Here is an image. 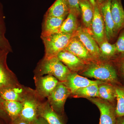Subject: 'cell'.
I'll return each mask as SVG.
<instances>
[{
	"instance_id": "32",
	"label": "cell",
	"mask_w": 124,
	"mask_h": 124,
	"mask_svg": "<svg viewBox=\"0 0 124 124\" xmlns=\"http://www.w3.org/2000/svg\"><path fill=\"white\" fill-rule=\"evenodd\" d=\"M31 124H49L42 117L38 116V118Z\"/></svg>"
},
{
	"instance_id": "21",
	"label": "cell",
	"mask_w": 124,
	"mask_h": 124,
	"mask_svg": "<svg viewBox=\"0 0 124 124\" xmlns=\"http://www.w3.org/2000/svg\"><path fill=\"white\" fill-rule=\"evenodd\" d=\"M0 102L5 112L10 117L11 121L19 117L22 107V103L3 100L1 98Z\"/></svg>"
},
{
	"instance_id": "33",
	"label": "cell",
	"mask_w": 124,
	"mask_h": 124,
	"mask_svg": "<svg viewBox=\"0 0 124 124\" xmlns=\"http://www.w3.org/2000/svg\"><path fill=\"white\" fill-rule=\"evenodd\" d=\"M6 114V113L2 108L1 104L0 102V116L3 117Z\"/></svg>"
},
{
	"instance_id": "1",
	"label": "cell",
	"mask_w": 124,
	"mask_h": 124,
	"mask_svg": "<svg viewBox=\"0 0 124 124\" xmlns=\"http://www.w3.org/2000/svg\"><path fill=\"white\" fill-rule=\"evenodd\" d=\"M81 74L86 77L93 78L110 84H116L118 81L116 68L108 63L92 62L82 71Z\"/></svg>"
},
{
	"instance_id": "34",
	"label": "cell",
	"mask_w": 124,
	"mask_h": 124,
	"mask_svg": "<svg viewBox=\"0 0 124 124\" xmlns=\"http://www.w3.org/2000/svg\"><path fill=\"white\" fill-rule=\"evenodd\" d=\"M117 124H124V116L117 117Z\"/></svg>"
},
{
	"instance_id": "22",
	"label": "cell",
	"mask_w": 124,
	"mask_h": 124,
	"mask_svg": "<svg viewBox=\"0 0 124 124\" xmlns=\"http://www.w3.org/2000/svg\"><path fill=\"white\" fill-rule=\"evenodd\" d=\"M77 18L75 15L69 13L60 28L55 33H64L75 35L78 28Z\"/></svg>"
},
{
	"instance_id": "35",
	"label": "cell",
	"mask_w": 124,
	"mask_h": 124,
	"mask_svg": "<svg viewBox=\"0 0 124 124\" xmlns=\"http://www.w3.org/2000/svg\"><path fill=\"white\" fill-rule=\"evenodd\" d=\"M96 0V1H97L96 2H97L98 5H99L102 3V2H104L106 0Z\"/></svg>"
},
{
	"instance_id": "31",
	"label": "cell",
	"mask_w": 124,
	"mask_h": 124,
	"mask_svg": "<svg viewBox=\"0 0 124 124\" xmlns=\"http://www.w3.org/2000/svg\"><path fill=\"white\" fill-rule=\"evenodd\" d=\"M11 121V124H31L26 121L23 119L19 116L16 119Z\"/></svg>"
},
{
	"instance_id": "3",
	"label": "cell",
	"mask_w": 124,
	"mask_h": 124,
	"mask_svg": "<svg viewBox=\"0 0 124 124\" xmlns=\"http://www.w3.org/2000/svg\"><path fill=\"white\" fill-rule=\"evenodd\" d=\"M74 35L56 33L46 36H41L45 46L44 58L48 59L57 57L59 53L66 48Z\"/></svg>"
},
{
	"instance_id": "9",
	"label": "cell",
	"mask_w": 124,
	"mask_h": 124,
	"mask_svg": "<svg viewBox=\"0 0 124 124\" xmlns=\"http://www.w3.org/2000/svg\"><path fill=\"white\" fill-rule=\"evenodd\" d=\"M111 0H106L98 5L104 22L106 38L108 41L112 40L117 35L111 14Z\"/></svg>"
},
{
	"instance_id": "5",
	"label": "cell",
	"mask_w": 124,
	"mask_h": 124,
	"mask_svg": "<svg viewBox=\"0 0 124 124\" xmlns=\"http://www.w3.org/2000/svg\"><path fill=\"white\" fill-rule=\"evenodd\" d=\"M71 94L69 89L62 82L60 81L47 98V101L54 110L63 116L65 102Z\"/></svg>"
},
{
	"instance_id": "7",
	"label": "cell",
	"mask_w": 124,
	"mask_h": 124,
	"mask_svg": "<svg viewBox=\"0 0 124 124\" xmlns=\"http://www.w3.org/2000/svg\"><path fill=\"white\" fill-rule=\"evenodd\" d=\"M87 99L95 104L100 110L99 124H117L115 108L112 103L99 98H89Z\"/></svg>"
},
{
	"instance_id": "27",
	"label": "cell",
	"mask_w": 124,
	"mask_h": 124,
	"mask_svg": "<svg viewBox=\"0 0 124 124\" xmlns=\"http://www.w3.org/2000/svg\"><path fill=\"white\" fill-rule=\"evenodd\" d=\"M5 32L3 7L0 2V49L10 51V46L6 38L5 37Z\"/></svg>"
},
{
	"instance_id": "6",
	"label": "cell",
	"mask_w": 124,
	"mask_h": 124,
	"mask_svg": "<svg viewBox=\"0 0 124 124\" xmlns=\"http://www.w3.org/2000/svg\"><path fill=\"white\" fill-rule=\"evenodd\" d=\"M9 51L0 49V91L20 84L14 73L7 65L6 59Z\"/></svg>"
},
{
	"instance_id": "28",
	"label": "cell",
	"mask_w": 124,
	"mask_h": 124,
	"mask_svg": "<svg viewBox=\"0 0 124 124\" xmlns=\"http://www.w3.org/2000/svg\"><path fill=\"white\" fill-rule=\"evenodd\" d=\"M120 32V33L115 44L117 54L119 56L124 57V29Z\"/></svg>"
},
{
	"instance_id": "30",
	"label": "cell",
	"mask_w": 124,
	"mask_h": 124,
	"mask_svg": "<svg viewBox=\"0 0 124 124\" xmlns=\"http://www.w3.org/2000/svg\"><path fill=\"white\" fill-rule=\"evenodd\" d=\"M119 58L118 59V65L124 77V57L119 56Z\"/></svg>"
},
{
	"instance_id": "29",
	"label": "cell",
	"mask_w": 124,
	"mask_h": 124,
	"mask_svg": "<svg viewBox=\"0 0 124 124\" xmlns=\"http://www.w3.org/2000/svg\"><path fill=\"white\" fill-rule=\"evenodd\" d=\"M69 8V13L77 17L81 15L79 0H67Z\"/></svg>"
},
{
	"instance_id": "11",
	"label": "cell",
	"mask_w": 124,
	"mask_h": 124,
	"mask_svg": "<svg viewBox=\"0 0 124 124\" xmlns=\"http://www.w3.org/2000/svg\"><path fill=\"white\" fill-rule=\"evenodd\" d=\"M75 35L82 42L94 60L96 61L101 58L99 46L90 33L82 28L78 27Z\"/></svg>"
},
{
	"instance_id": "26",
	"label": "cell",
	"mask_w": 124,
	"mask_h": 124,
	"mask_svg": "<svg viewBox=\"0 0 124 124\" xmlns=\"http://www.w3.org/2000/svg\"><path fill=\"white\" fill-rule=\"evenodd\" d=\"M101 58L110 59L117 54L115 44H111L107 40L102 42L99 46Z\"/></svg>"
},
{
	"instance_id": "14",
	"label": "cell",
	"mask_w": 124,
	"mask_h": 124,
	"mask_svg": "<svg viewBox=\"0 0 124 124\" xmlns=\"http://www.w3.org/2000/svg\"><path fill=\"white\" fill-rule=\"evenodd\" d=\"M30 89L31 88L20 84L0 91V98L3 100L22 103L24 100Z\"/></svg>"
},
{
	"instance_id": "25",
	"label": "cell",
	"mask_w": 124,
	"mask_h": 124,
	"mask_svg": "<svg viewBox=\"0 0 124 124\" xmlns=\"http://www.w3.org/2000/svg\"><path fill=\"white\" fill-rule=\"evenodd\" d=\"M116 99L117 103L115 108L116 115L117 117L124 116V88L115 86Z\"/></svg>"
},
{
	"instance_id": "4",
	"label": "cell",
	"mask_w": 124,
	"mask_h": 124,
	"mask_svg": "<svg viewBox=\"0 0 124 124\" xmlns=\"http://www.w3.org/2000/svg\"><path fill=\"white\" fill-rule=\"evenodd\" d=\"M41 100L35 90L31 88L24 100L19 117L31 124L38 117V107Z\"/></svg>"
},
{
	"instance_id": "8",
	"label": "cell",
	"mask_w": 124,
	"mask_h": 124,
	"mask_svg": "<svg viewBox=\"0 0 124 124\" xmlns=\"http://www.w3.org/2000/svg\"><path fill=\"white\" fill-rule=\"evenodd\" d=\"M35 84V91L42 100L48 98L54 91L60 81L51 75L34 77Z\"/></svg>"
},
{
	"instance_id": "16",
	"label": "cell",
	"mask_w": 124,
	"mask_h": 124,
	"mask_svg": "<svg viewBox=\"0 0 124 124\" xmlns=\"http://www.w3.org/2000/svg\"><path fill=\"white\" fill-rule=\"evenodd\" d=\"M57 57L71 72L82 71L86 66L85 62L68 51H61L58 54Z\"/></svg>"
},
{
	"instance_id": "10",
	"label": "cell",
	"mask_w": 124,
	"mask_h": 124,
	"mask_svg": "<svg viewBox=\"0 0 124 124\" xmlns=\"http://www.w3.org/2000/svg\"><path fill=\"white\" fill-rule=\"evenodd\" d=\"M93 6L94 15L91 25L92 36L99 46L102 42L107 40L105 27L102 17L97 3Z\"/></svg>"
},
{
	"instance_id": "19",
	"label": "cell",
	"mask_w": 124,
	"mask_h": 124,
	"mask_svg": "<svg viewBox=\"0 0 124 124\" xmlns=\"http://www.w3.org/2000/svg\"><path fill=\"white\" fill-rule=\"evenodd\" d=\"M66 17H57L45 16L41 36H46L55 33L60 28Z\"/></svg>"
},
{
	"instance_id": "15",
	"label": "cell",
	"mask_w": 124,
	"mask_h": 124,
	"mask_svg": "<svg viewBox=\"0 0 124 124\" xmlns=\"http://www.w3.org/2000/svg\"><path fill=\"white\" fill-rule=\"evenodd\" d=\"M38 113V116L44 118L49 124H66L63 116L54 110L47 100L40 103Z\"/></svg>"
},
{
	"instance_id": "18",
	"label": "cell",
	"mask_w": 124,
	"mask_h": 124,
	"mask_svg": "<svg viewBox=\"0 0 124 124\" xmlns=\"http://www.w3.org/2000/svg\"><path fill=\"white\" fill-rule=\"evenodd\" d=\"M69 13V8L67 0H56L46 11L45 16L66 17Z\"/></svg>"
},
{
	"instance_id": "23",
	"label": "cell",
	"mask_w": 124,
	"mask_h": 124,
	"mask_svg": "<svg viewBox=\"0 0 124 124\" xmlns=\"http://www.w3.org/2000/svg\"><path fill=\"white\" fill-rule=\"evenodd\" d=\"M99 98L113 104L116 99L115 86L103 82L99 85Z\"/></svg>"
},
{
	"instance_id": "17",
	"label": "cell",
	"mask_w": 124,
	"mask_h": 124,
	"mask_svg": "<svg viewBox=\"0 0 124 124\" xmlns=\"http://www.w3.org/2000/svg\"><path fill=\"white\" fill-rule=\"evenodd\" d=\"M111 12L116 35L124 29V10L121 0H111Z\"/></svg>"
},
{
	"instance_id": "12",
	"label": "cell",
	"mask_w": 124,
	"mask_h": 124,
	"mask_svg": "<svg viewBox=\"0 0 124 124\" xmlns=\"http://www.w3.org/2000/svg\"><path fill=\"white\" fill-rule=\"evenodd\" d=\"M104 82L99 80H91L79 75L77 72H71L66 81L62 82L69 89L72 94L79 89L91 85H100Z\"/></svg>"
},
{
	"instance_id": "20",
	"label": "cell",
	"mask_w": 124,
	"mask_h": 124,
	"mask_svg": "<svg viewBox=\"0 0 124 124\" xmlns=\"http://www.w3.org/2000/svg\"><path fill=\"white\" fill-rule=\"evenodd\" d=\"M83 23L87 29L91 30L94 15L93 6L89 0H79Z\"/></svg>"
},
{
	"instance_id": "13",
	"label": "cell",
	"mask_w": 124,
	"mask_h": 124,
	"mask_svg": "<svg viewBox=\"0 0 124 124\" xmlns=\"http://www.w3.org/2000/svg\"><path fill=\"white\" fill-rule=\"evenodd\" d=\"M64 50L73 54L86 64L96 61L75 34Z\"/></svg>"
},
{
	"instance_id": "24",
	"label": "cell",
	"mask_w": 124,
	"mask_h": 124,
	"mask_svg": "<svg viewBox=\"0 0 124 124\" xmlns=\"http://www.w3.org/2000/svg\"><path fill=\"white\" fill-rule=\"evenodd\" d=\"M99 85H91L79 89L72 95L77 98H99Z\"/></svg>"
},
{
	"instance_id": "2",
	"label": "cell",
	"mask_w": 124,
	"mask_h": 124,
	"mask_svg": "<svg viewBox=\"0 0 124 124\" xmlns=\"http://www.w3.org/2000/svg\"><path fill=\"white\" fill-rule=\"evenodd\" d=\"M71 72L57 57L48 59L43 58L37 66L35 77L49 75L54 76L59 81L64 82Z\"/></svg>"
}]
</instances>
